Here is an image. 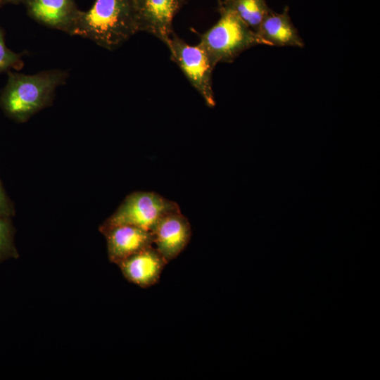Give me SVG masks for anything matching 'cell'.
Instances as JSON below:
<instances>
[{
	"label": "cell",
	"mask_w": 380,
	"mask_h": 380,
	"mask_svg": "<svg viewBox=\"0 0 380 380\" xmlns=\"http://www.w3.org/2000/svg\"><path fill=\"white\" fill-rule=\"evenodd\" d=\"M138 32L133 0H96L89 10L81 11L72 36L113 51Z\"/></svg>",
	"instance_id": "6da1fadb"
},
{
	"label": "cell",
	"mask_w": 380,
	"mask_h": 380,
	"mask_svg": "<svg viewBox=\"0 0 380 380\" xmlns=\"http://www.w3.org/2000/svg\"><path fill=\"white\" fill-rule=\"evenodd\" d=\"M8 80L0 102L6 113L18 122H25L49 106L58 87L63 85L68 72L63 70L25 75L8 71Z\"/></svg>",
	"instance_id": "7a4b0ae2"
},
{
	"label": "cell",
	"mask_w": 380,
	"mask_h": 380,
	"mask_svg": "<svg viewBox=\"0 0 380 380\" xmlns=\"http://www.w3.org/2000/svg\"><path fill=\"white\" fill-rule=\"evenodd\" d=\"M220 13L217 23L201 35L199 42L215 66L231 63L243 51L265 44L232 10L221 4Z\"/></svg>",
	"instance_id": "3957f363"
},
{
	"label": "cell",
	"mask_w": 380,
	"mask_h": 380,
	"mask_svg": "<svg viewBox=\"0 0 380 380\" xmlns=\"http://www.w3.org/2000/svg\"><path fill=\"white\" fill-rule=\"evenodd\" d=\"M180 210L179 205L153 191H134L127 195L116 210L99 227L127 224L152 231L165 215Z\"/></svg>",
	"instance_id": "277c9868"
},
{
	"label": "cell",
	"mask_w": 380,
	"mask_h": 380,
	"mask_svg": "<svg viewBox=\"0 0 380 380\" xmlns=\"http://www.w3.org/2000/svg\"><path fill=\"white\" fill-rule=\"evenodd\" d=\"M170 58L180 68L191 86L199 93L208 107L215 106L213 89V72L215 65L208 54L198 43L190 45L172 34L166 44Z\"/></svg>",
	"instance_id": "5b68a950"
},
{
	"label": "cell",
	"mask_w": 380,
	"mask_h": 380,
	"mask_svg": "<svg viewBox=\"0 0 380 380\" xmlns=\"http://www.w3.org/2000/svg\"><path fill=\"white\" fill-rule=\"evenodd\" d=\"M139 32H146L165 45L174 32L175 16L186 0H133Z\"/></svg>",
	"instance_id": "8992f818"
},
{
	"label": "cell",
	"mask_w": 380,
	"mask_h": 380,
	"mask_svg": "<svg viewBox=\"0 0 380 380\" xmlns=\"http://www.w3.org/2000/svg\"><path fill=\"white\" fill-rule=\"evenodd\" d=\"M151 232L156 248L167 263L185 249L191 237L190 223L181 210L163 217Z\"/></svg>",
	"instance_id": "52a82bcc"
},
{
	"label": "cell",
	"mask_w": 380,
	"mask_h": 380,
	"mask_svg": "<svg viewBox=\"0 0 380 380\" xmlns=\"http://www.w3.org/2000/svg\"><path fill=\"white\" fill-rule=\"evenodd\" d=\"M25 5L35 21L70 35L81 12L75 0H27Z\"/></svg>",
	"instance_id": "ba28073f"
},
{
	"label": "cell",
	"mask_w": 380,
	"mask_h": 380,
	"mask_svg": "<svg viewBox=\"0 0 380 380\" xmlns=\"http://www.w3.org/2000/svg\"><path fill=\"white\" fill-rule=\"evenodd\" d=\"M100 232L106 239L108 259L116 265L153 244L152 232L135 226L120 224Z\"/></svg>",
	"instance_id": "9c48e42d"
},
{
	"label": "cell",
	"mask_w": 380,
	"mask_h": 380,
	"mask_svg": "<svg viewBox=\"0 0 380 380\" xmlns=\"http://www.w3.org/2000/svg\"><path fill=\"white\" fill-rule=\"evenodd\" d=\"M167 261L153 246L144 248L117 265L125 278L141 288L150 287L159 281Z\"/></svg>",
	"instance_id": "30bf717a"
},
{
	"label": "cell",
	"mask_w": 380,
	"mask_h": 380,
	"mask_svg": "<svg viewBox=\"0 0 380 380\" xmlns=\"http://www.w3.org/2000/svg\"><path fill=\"white\" fill-rule=\"evenodd\" d=\"M256 33L265 45L299 48L304 46V42L292 23L287 8L281 13L270 11Z\"/></svg>",
	"instance_id": "8fae6325"
},
{
	"label": "cell",
	"mask_w": 380,
	"mask_h": 380,
	"mask_svg": "<svg viewBox=\"0 0 380 380\" xmlns=\"http://www.w3.org/2000/svg\"><path fill=\"white\" fill-rule=\"evenodd\" d=\"M221 4L232 10L255 32L271 11L266 0H224Z\"/></svg>",
	"instance_id": "7c38bea8"
},
{
	"label": "cell",
	"mask_w": 380,
	"mask_h": 380,
	"mask_svg": "<svg viewBox=\"0 0 380 380\" xmlns=\"http://www.w3.org/2000/svg\"><path fill=\"white\" fill-rule=\"evenodd\" d=\"M23 55L22 53H15L6 46L4 32L0 28V73L11 69L22 68L24 65Z\"/></svg>",
	"instance_id": "4fadbf2b"
},
{
	"label": "cell",
	"mask_w": 380,
	"mask_h": 380,
	"mask_svg": "<svg viewBox=\"0 0 380 380\" xmlns=\"http://www.w3.org/2000/svg\"><path fill=\"white\" fill-rule=\"evenodd\" d=\"M10 235V228L8 223L0 216V259L9 253H15L11 251Z\"/></svg>",
	"instance_id": "5bb4252c"
},
{
	"label": "cell",
	"mask_w": 380,
	"mask_h": 380,
	"mask_svg": "<svg viewBox=\"0 0 380 380\" xmlns=\"http://www.w3.org/2000/svg\"><path fill=\"white\" fill-rule=\"evenodd\" d=\"M6 210V203L3 191L0 187V214H4Z\"/></svg>",
	"instance_id": "9a60e30c"
},
{
	"label": "cell",
	"mask_w": 380,
	"mask_h": 380,
	"mask_svg": "<svg viewBox=\"0 0 380 380\" xmlns=\"http://www.w3.org/2000/svg\"><path fill=\"white\" fill-rule=\"evenodd\" d=\"M7 3H12V0H0V5H3Z\"/></svg>",
	"instance_id": "2e32d148"
},
{
	"label": "cell",
	"mask_w": 380,
	"mask_h": 380,
	"mask_svg": "<svg viewBox=\"0 0 380 380\" xmlns=\"http://www.w3.org/2000/svg\"><path fill=\"white\" fill-rule=\"evenodd\" d=\"M27 0H12V3H14V4L23 3V4H25V2Z\"/></svg>",
	"instance_id": "e0dca14e"
}]
</instances>
